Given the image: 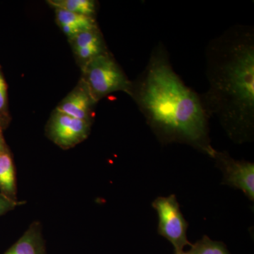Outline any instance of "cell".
<instances>
[{"instance_id": "cell-14", "label": "cell", "mask_w": 254, "mask_h": 254, "mask_svg": "<svg viewBox=\"0 0 254 254\" xmlns=\"http://www.w3.org/2000/svg\"><path fill=\"white\" fill-rule=\"evenodd\" d=\"M0 117L11 120L8 105V86L0 65Z\"/></svg>"}, {"instance_id": "cell-10", "label": "cell", "mask_w": 254, "mask_h": 254, "mask_svg": "<svg viewBox=\"0 0 254 254\" xmlns=\"http://www.w3.org/2000/svg\"><path fill=\"white\" fill-rule=\"evenodd\" d=\"M55 12L56 22L68 39L82 31L98 26L96 18L73 14L59 9H55Z\"/></svg>"}, {"instance_id": "cell-4", "label": "cell", "mask_w": 254, "mask_h": 254, "mask_svg": "<svg viewBox=\"0 0 254 254\" xmlns=\"http://www.w3.org/2000/svg\"><path fill=\"white\" fill-rule=\"evenodd\" d=\"M152 206L158 213V233L171 243L175 254L184 251L187 246L192 247L187 239L188 222L185 220L175 195L155 198Z\"/></svg>"}, {"instance_id": "cell-16", "label": "cell", "mask_w": 254, "mask_h": 254, "mask_svg": "<svg viewBox=\"0 0 254 254\" xmlns=\"http://www.w3.org/2000/svg\"><path fill=\"white\" fill-rule=\"evenodd\" d=\"M9 149V146L6 144L4 136H3V131H0V154Z\"/></svg>"}, {"instance_id": "cell-1", "label": "cell", "mask_w": 254, "mask_h": 254, "mask_svg": "<svg viewBox=\"0 0 254 254\" xmlns=\"http://www.w3.org/2000/svg\"><path fill=\"white\" fill-rule=\"evenodd\" d=\"M130 96L161 143H183L213 157L209 118L200 96L177 74L162 45L153 50L144 71L132 82Z\"/></svg>"}, {"instance_id": "cell-11", "label": "cell", "mask_w": 254, "mask_h": 254, "mask_svg": "<svg viewBox=\"0 0 254 254\" xmlns=\"http://www.w3.org/2000/svg\"><path fill=\"white\" fill-rule=\"evenodd\" d=\"M0 193L9 199L18 200L16 168L10 149L0 154Z\"/></svg>"}, {"instance_id": "cell-9", "label": "cell", "mask_w": 254, "mask_h": 254, "mask_svg": "<svg viewBox=\"0 0 254 254\" xmlns=\"http://www.w3.org/2000/svg\"><path fill=\"white\" fill-rule=\"evenodd\" d=\"M4 254H47L41 222H32L21 238Z\"/></svg>"}, {"instance_id": "cell-18", "label": "cell", "mask_w": 254, "mask_h": 254, "mask_svg": "<svg viewBox=\"0 0 254 254\" xmlns=\"http://www.w3.org/2000/svg\"><path fill=\"white\" fill-rule=\"evenodd\" d=\"M175 254H193V251H192L191 249L190 251H187V252H185V251H182V252H180V253H177Z\"/></svg>"}, {"instance_id": "cell-17", "label": "cell", "mask_w": 254, "mask_h": 254, "mask_svg": "<svg viewBox=\"0 0 254 254\" xmlns=\"http://www.w3.org/2000/svg\"><path fill=\"white\" fill-rule=\"evenodd\" d=\"M10 122H11V120H6V119L0 117V131H3L5 128H7Z\"/></svg>"}, {"instance_id": "cell-3", "label": "cell", "mask_w": 254, "mask_h": 254, "mask_svg": "<svg viewBox=\"0 0 254 254\" xmlns=\"http://www.w3.org/2000/svg\"><path fill=\"white\" fill-rule=\"evenodd\" d=\"M81 71V78L97 103L115 92L131 93L132 81L110 52L91 60Z\"/></svg>"}, {"instance_id": "cell-2", "label": "cell", "mask_w": 254, "mask_h": 254, "mask_svg": "<svg viewBox=\"0 0 254 254\" xmlns=\"http://www.w3.org/2000/svg\"><path fill=\"white\" fill-rule=\"evenodd\" d=\"M208 91L200 97L208 118L215 116L237 143L250 141L254 129V36L234 26L206 50Z\"/></svg>"}, {"instance_id": "cell-7", "label": "cell", "mask_w": 254, "mask_h": 254, "mask_svg": "<svg viewBox=\"0 0 254 254\" xmlns=\"http://www.w3.org/2000/svg\"><path fill=\"white\" fill-rule=\"evenodd\" d=\"M68 43L81 69L97 57L109 52L98 26L78 33L68 39Z\"/></svg>"}, {"instance_id": "cell-8", "label": "cell", "mask_w": 254, "mask_h": 254, "mask_svg": "<svg viewBox=\"0 0 254 254\" xmlns=\"http://www.w3.org/2000/svg\"><path fill=\"white\" fill-rule=\"evenodd\" d=\"M96 103L86 83L80 78L76 86L60 102L56 110L72 118L93 123Z\"/></svg>"}, {"instance_id": "cell-6", "label": "cell", "mask_w": 254, "mask_h": 254, "mask_svg": "<svg viewBox=\"0 0 254 254\" xmlns=\"http://www.w3.org/2000/svg\"><path fill=\"white\" fill-rule=\"evenodd\" d=\"M222 172L225 185L242 190L252 201L254 200V164L240 161L228 154L217 151L212 157Z\"/></svg>"}, {"instance_id": "cell-13", "label": "cell", "mask_w": 254, "mask_h": 254, "mask_svg": "<svg viewBox=\"0 0 254 254\" xmlns=\"http://www.w3.org/2000/svg\"><path fill=\"white\" fill-rule=\"evenodd\" d=\"M194 254H230L223 243L204 236L190 247Z\"/></svg>"}, {"instance_id": "cell-12", "label": "cell", "mask_w": 254, "mask_h": 254, "mask_svg": "<svg viewBox=\"0 0 254 254\" xmlns=\"http://www.w3.org/2000/svg\"><path fill=\"white\" fill-rule=\"evenodd\" d=\"M47 3L54 9L65 10L93 18L98 9V3L94 0H48Z\"/></svg>"}, {"instance_id": "cell-15", "label": "cell", "mask_w": 254, "mask_h": 254, "mask_svg": "<svg viewBox=\"0 0 254 254\" xmlns=\"http://www.w3.org/2000/svg\"><path fill=\"white\" fill-rule=\"evenodd\" d=\"M24 201L13 200L0 193V216L14 210L16 207L24 204Z\"/></svg>"}, {"instance_id": "cell-5", "label": "cell", "mask_w": 254, "mask_h": 254, "mask_svg": "<svg viewBox=\"0 0 254 254\" xmlns=\"http://www.w3.org/2000/svg\"><path fill=\"white\" fill-rule=\"evenodd\" d=\"M92 125L55 109L47 123L46 136L62 149L68 150L87 139L91 133Z\"/></svg>"}]
</instances>
